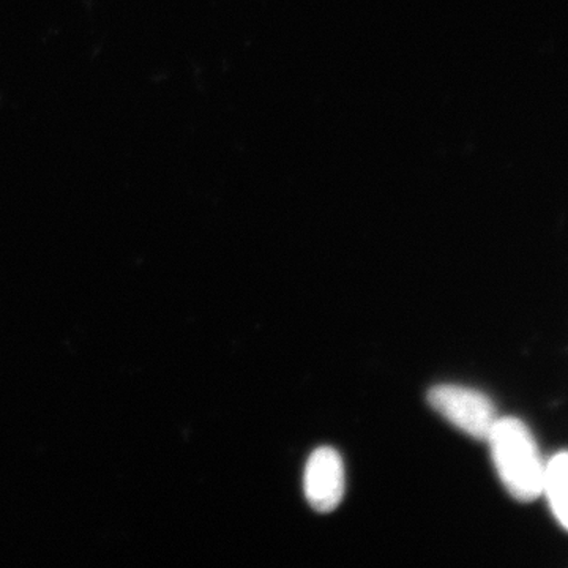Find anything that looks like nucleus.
Returning <instances> with one entry per match:
<instances>
[{
  "mask_svg": "<svg viewBox=\"0 0 568 568\" xmlns=\"http://www.w3.org/2000/svg\"><path fill=\"white\" fill-rule=\"evenodd\" d=\"M428 405L476 440H488L499 418L495 403L487 395L462 386L433 387L428 392Z\"/></svg>",
  "mask_w": 568,
  "mask_h": 568,
  "instance_id": "nucleus-2",
  "label": "nucleus"
},
{
  "mask_svg": "<svg viewBox=\"0 0 568 568\" xmlns=\"http://www.w3.org/2000/svg\"><path fill=\"white\" fill-rule=\"evenodd\" d=\"M544 495L555 517L568 530V452H560L547 463Z\"/></svg>",
  "mask_w": 568,
  "mask_h": 568,
  "instance_id": "nucleus-4",
  "label": "nucleus"
},
{
  "mask_svg": "<svg viewBox=\"0 0 568 568\" xmlns=\"http://www.w3.org/2000/svg\"><path fill=\"white\" fill-rule=\"evenodd\" d=\"M345 465L338 452L321 447L313 452L305 469V496L320 514H328L345 496Z\"/></svg>",
  "mask_w": 568,
  "mask_h": 568,
  "instance_id": "nucleus-3",
  "label": "nucleus"
},
{
  "mask_svg": "<svg viewBox=\"0 0 568 568\" xmlns=\"http://www.w3.org/2000/svg\"><path fill=\"white\" fill-rule=\"evenodd\" d=\"M487 443L497 476L511 497L519 503H532L544 495L547 463L528 426L519 418L499 417Z\"/></svg>",
  "mask_w": 568,
  "mask_h": 568,
  "instance_id": "nucleus-1",
  "label": "nucleus"
}]
</instances>
